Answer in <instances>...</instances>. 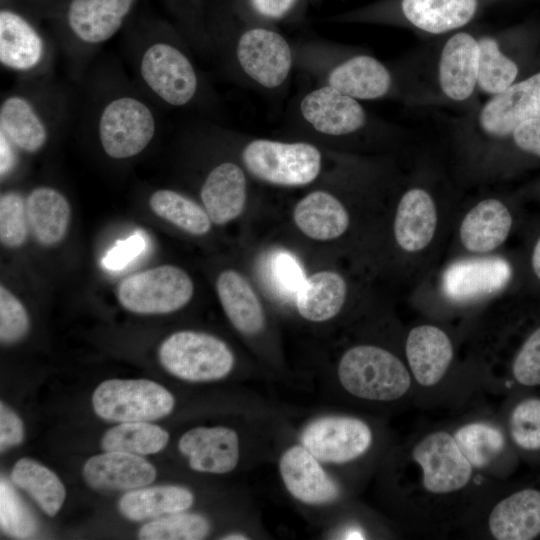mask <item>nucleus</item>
Masks as SVG:
<instances>
[{
	"label": "nucleus",
	"instance_id": "nucleus-41",
	"mask_svg": "<svg viewBox=\"0 0 540 540\" xmlns=\"http://www.w3.org/2000/svg\"><path fill=\"white\" fill-rule=\"evenodd\" d=\"M28 220L26 201L16 191H7L0 197V240L7 248H19L27 240Z\"/></svg>",
	"mask_w": 540,
	"mask_h": 540
},
{
	"label": "nucleus",
	"instance_id": "nucleus-46",
	"mask_svg": "<svg viewBox=\"0 0 540 540\" xmlns=\"http://www.w3.org/2000/svg\"><path fill=\"white\" fill-rule=\"evenodd\" d=\"M24 438L23 423L19 416L4 402L0 403V448L1 452L19 445Z\"/></svg>",
	"mask_w": 540,
	"mask_h": 540
},
{
	"label": "nucleus",
	"instance_id": "nucleus-28",
	"mask_svg": "<svg viewBox=\"0 0 540 540\" xmlns=\"http://www.w3.org/2000/svg\"><path fill=\"white\" fill-rule=\"evenodd\" d=\"M28 226L42 246L60 243L68 230L71 208L65 196L49 186L34 188L26 199Z\"/></svg>",
	"mask_w": 540,
	"mask_h": 540
},
{
	"label": "nucleus",
	"instance_id": "nucleus-14",
	"mask_svg": "<svg viewBox=\"0 0 540 540\" xmlns=\"http://www.w3.org/2000/svg\"><path fill=\"white\" fill-rule=\"evenodd\" d=\"M178 449L197 472L225 474L239 462L238 434L225 426L192 428L180 437Z\"/></svg>",
	"mask_w": 540,
	"mask_h": 540
},
{
	"label": "nucleus",
	"instance_id": "nucleus-17",
	"mask_svg": "<svg viewBox=\"0 0 540 540\" xmlns=\"http://www.w3.org/2000/svg\"><path fill=\"white\" fill-rule=\"evenodd\" d=\"M135 0H71L66 21L81 43L96 45L113 37L123 25Z\"/></svg>",
	"mask_w": 540,
	"mask_h": 540
},
{
	"label": "nucleus",
	"instance_id": "nucleus-11",
	"mask_svg": "<svg viewBox=\"0 0 540 540\" xmlns=\"http://www.w3.org/2000/svg\"><path fill=\"white\" fill-rule=\"evenodd\" d=\"M536 118H540V72L493 96L482 107L478 120L485 134L505 137L523 122Z\"/></svg>",
	"mask_w": 540,
	"mask_h": 540
},
{
	"label": "nucleus",
	"instance_id": "nucleus-48",
	"mask_svg": "<svg viewBox=\"0 0 540 540\" xmlns=\"http://www.w3.org/2000/svg\"><path fill=\"white\" fill-rule=\"evenodd\" d=\"M297 0H249L252 9L261 17L280 19L287 15Z\"/></svg>",
	"mask_w": 540,
	"mask_h": 540
},
{
	"label": "nucleus",
	"instance_id": "nucleus-40",
	"mask_svg": "<svg viewBox=\"0 0 540 540\" xmlns=\"http://www.w3.org/2000/svg\"><path fill=\"white\" fill-rule=\"evenodd\" d=\"M0 524L7 535L17 539L30 538L37 530L33 514L5 478L0 481Z\"/></svg>",
	"mask_w": 540,
	"mask_h": 540
},
{
	"label": "nucleus",
	"instance_id": "nucleus-42",
	"mask_svg": "<svg viewBox=\"0 0 540 540\" xmlns=\"http://www.w3.org/2000/svg\"><path fill=\"white\" fill-rule=\"evenodd\" d=\"M30 320L22 302L5 286L0 287V340L14 344L28 333Z\"/></svg>",
	"mask_w": 540,
	"mask_h": 540
},
{
	"label": "nucleus",
	"instance_id": "nucleus-32",
	"mask_svg": "<svg viewBox=\"0 0 540 540\" xmlns=\"http://www.w3.org/2000/svg\"><path fill=\"white\" fill-rule=\"evenodd\" d=\"M194 502L193 493L182 486L163 485L133 489L119 500L121 514L132 521L184 512Z\"/></svg>",
	"mask_w": 540,
	"mask_h": 540
},
{
	"label": "nucleus",
	"instance_id": "nucleus-16",
	"mask_svg": "<svg viewBox=\"0 0 540 540\" xmlns=\"http://www.w3.org/2000/svg\"><path fill=\"white\" fill-rule=\"evenodd\" d=\"M156 469L140 455L105 451L89 458L83 467L86 483L97 490H133L152 483Z\"/></svg>",
	"mask_w": 540,
	"mask_h": 540
},
{
	"label": "nucleus",
	"instance_id": "nucleus-22",
	"mask_svg": "<svg viewBox=\"0 0 540 540\" xmlns=\"http://www.w3.org/2000/svg\"><path fill=\"white\" fill-rule=\"evenodd\" d=\"M216 291L226 317L239 333L256 336L263 331L264 308L245 276L234 269L222 271L216 280Z\"/></svg>",
	"mask_w": 540,
	"mask_h": 540
},
{
	"label": "nucleus",
	"instance_id": "nucleus-15",
	"mask_svg": "<svg viewBox=\"0 0 540 540\" xmlns=\"http://www.w3.org/2000/svg\"><path fill=\"white\" fill-rule=\"evenodd\" d=\"M300 111L316 131L331 136L353 133L366 121L357 99L329 84L309 92L301 101Z\"/></svg>",
	"mask_w": 540,
	"mask_h": 540
},
{
	"label": "nucleus",
	"instance_id": "nucleus-2",
	"mask_svg": "<svg viewBox=\"0 0 540 540\" xmlns=\"http://www.w3.org/2000/svg\"><path fill=\"white\" fill-rule=\"evenodd\" d=\"M158 357L167 372L189 382L223 379L235 365V356L223 340L193 330H181L169 335L161 343Z\"/></svg>",
	"mask_w": 540,
	"mask_h": 540
},
{
	"label": "nucleus",
	"instance_id": "nucleus-21",
	"mask_svg": "<svg viewBox=\"0 0 540 540\" xmlns=\"http://www.w3.org/2000/svg\"><path fill=\"white\" fill-rule=\"evenodd\" d=\"M488 526L498 540H531L540 536V490L524 488L498 502Z\"/></svg>",
	"mask_w": 540,
	"mask_h": 540
},
{
	"label": "nucleus",
	"instance_id": "nucleus-25",
	"mask_svg": "<svg viewBox=\"0 0 540 540\" xmlns=\"http://www.w3.org/2000/svg\"><path fill=\"white\" fill-rule=\"evenodd\" d=\"M437 227V210L431 195L421 188L408 190L401 198L394 220V236L407 252L424 249Z\"/></svg>",
	"mask_w": 540,
	"mask_h": 540
},
{
	"label": "nucleus",
	"instance_id": "nucleus-39",
	"mask_svg": "<svg viewBox=\"0 0 540 540\" xmlns=\"http://www.w3.org/2000/svg\"><path fill=\"white\" fill-rule=\"evenodd\" d=\"M513 443L526 452H540V397L531 396L518 401L508 420Z\"/></svg>",
	"mask_w": 540,
	"mask_h": 540
},
{
	"label": "nucleus",
	"instance_id": "nucleus-13",
	"mask_svg": "<svg viewBox=\"0 0 540 540\" xmlns=\"http://www.w3.org/2000/svg\"><path fill=\"white\" fill-rule=\"evenodd\" d=\"M511 275L509 263L500 257L462 259L445 270L442 289L454 301H471L502 290Z\"/></svg>",
	"mask_w": 540,
	"mask_h": 540
},
{
	"label": "nucleus",
	"instance_id": "nucleus-19",
	"mask_svg": "<svg viewBox=\"0 0 540 540\" xmlns=\"http://www.w3.org/2000/svg\"><path fill=\"white\" fill-rule=\"evenodd\" d=\"M478 40L459 32L445 43L439 60L438 76L442 92L451 100L468 99L477 86Z\"/></svg>",
	"mask_w": 540,
	"mask_h": 540
},
{
	"label": "nucleus",
	"instance_id": "nucleus-29",
	"mask_svg": "<svg viewBox=\"0 0 540 540\" xmlns=\"http://www.w3.org/2000/svg\"><path fill=\"white\" fill-rule=\"evenodd\" d=\"M392 83L388 69L368 55L352 57L336 66L328 84L355 99H377L384 96Z\"/></svg>",
	"mask_w": 540,
	"mask_h": 540
},
{
	"label": "nucleus",
	"instance_id": "nucleus-47",
	"mask_svg": "<svg viewBox=\"0 0 540 540\" xmlns=\"http://www.w3.org/2000/svg\"><path fill=\"white\" fill-rule=\"evenodd\" d=\"M512 136L521 150L540 157V118L523 122L514 129Z\"/></svg>",
	"mask_w": 540,
	"mask_h": 540
},
{
	"label": "nucleus",
	"instance_id": "nucleus-30",
	"mask_svg": "<svg viewBox=\"0 0 540 540\" xmlns=\"http://www.w3.org/2000/svg\"><path fill=\"white\" fill-rule=\"evenodd\" d=\"M0 133L17 150L36 153L48 140V129L41 115L26 97L13 94L0 105Z\"/></svg>",
	"mask_w": 540,
	"mask_h": 540
},
{
	"label": "nucleus",
	"instance_id": "nucleus-44",
	"mask_svg": "<svg viewBox=\"0 0 540 540\" xmlns=\"http://www.w3.org/2000/svg\"><path fill=\"white\" fill-rule=\"evenodd\" d=\"M269 278L276 289L295 296L305 276L297 259L287 251H276L268 259Z\"/></svg>",
	"mask_w": 540,
	"mask_h": 540
},
{
	"label": "nucleus",
	"instance_id": "nucleus-9",
	"mask_svg": "<svg viewBox=\"0 0 540 540\" xmlns=\"http://www.w3.org/2000/svg\"><path fill=\"white\" fill-rule=\"evenodd\" d=\"M412 456L422 469L423 485L430 493H452L470 481L473 467L454 436L445 431L426 435L415 445Z\"/></svg>",
	"mask_w": 540,
	"mask_h": 540
},
{
	"label": "nucleus",
	"instance_id": "nucleus-7",
	"mask_svg": "<svg viewBox=\"0 0 540 540\" xmlns=\"http://www.w3.org/2000/svg\"><path fill=\"white\" fill-rule=\"evenodd\" d=\"M372 440L368 424L349 416L316 418L301 434V444L320 462L331 464L358 459L369 450Z\"/></svg>",
	"mask_w": 540,
	"mask_h": 540
},
{
	"label": "nucleus",
	"instance_id": "nucleus-31",
	"mask_svg": "<svg viewBox=\"0 0 540 540\" xmlns=\"http://www.w3.org/2000/svg\"><path fill=\"white\" fill-rule=\"evenodd\" d=\"M478 7V0H402L405 18L418 29L442 34L469 23Z\"/></svg>",
	"mask_w": 540,
	"mask_h": 540
},
{
	"label": "nucleus",
	"instance_id": "nucleus-5",
	"mask_svg": "<svg viewBox=\"0 0 540 540\" xmlns=\"http://www.w3.org/2000/svg\"><path fill=\"white\" fill-rule=\"evenodd\" d=\"M194 294L191 277L174 265H161L128 276L120 282L116 296L123 308L144 315L180 310Z\"/></svg>",
	"mask_w": 540,
	"mask_h": 540
},
{
	"label": "nucleus",
	"instance_id": "nucleus-38",
	"mask_svg": "<svg viewBox=\"0 0 540 540\" xmlns=\"http://www.w3.org/2000/svg\"><path fill=\"white\" fill-rule=\"evenodd\" d=\"M210 532L209 521L200 514L178 512L143 525L142 540H200Z\"/></svg>",
	"mask_w": 540,
	"mask_h": 540
},
{
	"label": "nucleus",
	"instance_id": "nucleus-37",
	"mask_svg": "<svg viewBox=\"0 0 540 540\" xmlns=\"http://www.w3.org/2000/svg\"><path fill=\"white\" fill-rule=\"evenodd\" d=\"M454 438L472 467L484 468L504 449V434L486 422H472L458 428Z\"/></svg>",
	"mask_w": 540,
	"mask_h": 540
},
{
	"label": "nucleus",
	"instance_id": "nucleus-3",
	"mask_svg": "<svg viewBox=\"0 0 540 540\" xmlns=\"http://www.w3.org/2000/svg\"><path fill=\"white\" fill-rule=\"evenodd\" d=\"M241 158L254 177L283 187L310 184L318 177L322 167L319 149L305 142L256 139L243 148Z\"/></svg>",
	"mask_w": 540,
	"mask_h": 540
},
{
	"label": "nucleus",
	"instance_id": "nucleus-1",
	"mask_svg": "<svg viewBox=\"0 0 540 540\" xmlns=\"http://www.w3.org/2000/svg\"><path fill=\"white\" fill-rule=\"evenodd\" d=\"M337 374L348 393L365 400H397L411 385L410 373L403 362L375 345L349 348L340 358Z\"/></svg>",
	"mask_w": 540,
	"mask_h": 540
},
{
	"label": "nucleus",
	"instance_id": "nucleus-35",
	"mask_svg": "<svg viewBox=\"0 0 540 540\" xmlns=\"http://www.w3.org/2000/svg\"><path fill=\"white\" fill-rule=\"evenodd\" d=\"M168 441V432L158 425L148 421L123 422L105 432L101 447L104 451L149 455L164 449Z\"/></svg>",
	"mask_w": 540,
	"mask_h": 540
},
{
	"label": "nucleus",
	"instance_id": "nucleus-45",
	"mask_svg": "<svg viewBox=\"0 0 540 540\" xmlns=\"http://www.w3.org/2000/svg\"><path fill=\"white\" fill-rule=\"evenodd\" d=\"M145 245V239L139 233L118 241L103 257L102 265L109 270H119L137 257Z\"/></svg>",
	"mask_w": 540,
	"mask_h": 540
},
{
	"label": "nucleus",
	"instance_id": "nucleus-18",
	"mask_svg": "<svg viewBox=\"0 0 540 540\" xmlns=\"http://www.w3.org/2000/svg\"><path fill=\"white\" fill-rule=\"evenodd\" d=\"M200 197L213 224L225 225L238 218L247 201V180L243 169L233 162L215 166L205 178Z\"/></svg>",
	"mask_w": 540,
	"mask_h": 540
},
{
	"label": "nucleus",
	"instance_id": "nucleus-36",
	"mask_svg": "<svg viewBox=\"0 0 540 540\" xmlns=\"http://www.w3.org/2000/svg\"><path fill=\"white\" fill-rule=\"evenodd\" d=\"M477 86L489 95L495 96L510 87L517 75V64L501 52L498 42L491 37L478 40Z\"/></svg>",
	"mask_w": 540,
	"mask_h": 540
},
{
	"label": "nucleus",
	"instance_id": "nucleus-26",
	"mask_svg": "<svg viewBox=\"0 0 540 540\" xmlns=\"http://www.w3.org/2000/svg\"><path fill=\"white\" fill-rule=\"evenodd\" d=\"M511 227L512 216L507 207L489 198L466 214L460 226V239L468 251L488 253L504 243Z\"/></svg>",
	"mask_w": 540,
	"mask_h": 540
},
{
	"label": "nucleus",
	"instance_id": "nucleus-23",
	"mask_svg": "<svg viewBox=\"0 0 540 540\" xmlns=\"http://www.w3.org/2000/svg\"><path fill=\"white\" fill-rule=\"evenodd\" d=\"M45 56V42L36 28L19 13L0 11V62L7 69L28 72Z\"/></svg>",
	"mask_w": 540,
	"mask_h": 540
},
{
	"label": "nucleus",
	"instance_id": "nucleus-51",
	"mask_svg": "<svg viewBox=\"0 0 540 540\" xmlns=\"http://www.w3.org/2000/svg\"><path fill=\"white\" fill-rule=\"evenodd\" d=\"M223 540H247L249 539L247 535L242 533H230L222 537Z\"/></svg>",
	"mask_w": 540,
	"mask_h": 540
},
{
	"label": "nucleus",
	"instance_id": "nucleus-34",
	"mask_svg": "<svg viewBox=\"0 0 540 540\" xmlns=\"http://www.w3.org/2000/svg\"><path fill=\"white\" fill-rule=\"evenodd\" d=\"M150 209L160 218L195 236H203L211 230L212 221L204 207L183 194L160 189L149 198Z\"/></svg>",
	"mask_w": 540,
	"mask_h": 540
},
{
	"label": "nucleus",
	"instance_id": "nucleus-8",
	"mask_svg": "<svg viewBox=\"0 0 540 540\" xmlns=\"http://www.w3.org/2000/svg\"><path fill=\"white\" fill-rule=\"evenodd\" d=\"M140 74L149 89L172 106L186 105L197 91L198 80L192 63L169 43L156 42L146 48L140 61Z\"/></svg>",
	"mask_w": 540,
	"mask_h": 540
},
{
	"label": "nucleus",
	"instance_id": "nucleus-49",
	"mask_svg": "<svg viewBox=\"0 0 540 540\" xmlns=\"http://www.w3.org/2000/svg\"><path fill=\"white\" fill-rule=\"evenodd\" d=\"M17 148L0 133V174L3 179L12 171L16 164Z\"/></svg>",
	"mask_w": 540,
	"mask_h": 540
},
{
	"label": "nucleus",
	"instance_id": "nucleus-24",
	"mask_svg": "<svg viewBox=\"0 0 540 540\" xmlns=\"http://www.w3.org/2000/svg\"><path fill=\"white\" fill-rule=\"evenodd\" d=\"M295 226L315 241H330L348 229L350 217L343 203L331 193L316 190L301 198L294 206Z\"/></svg>",
	"mask_w": 540,
	"mask_h": 540
},
{
	"label": "nucleus",
	"instance_id": "nucleus-12",
	"mask_svg": "<svg viewBox=\"0 0 540 540\" xmlns=\"http://www.w3.org/2000/svg\"><path fill=\"white\" fill-rule=\"evenodd\" d=\"M320 462L302 444L287 448L279 459V472L287 491L307 505L336 501L340 488Z\"/></svg>",
	"mask_w": 540,
	"mask_h": 540
},
{
	"label": "nucleus",
	"instance_id": "nucleus-6",
	"mask_svg": "<svg viewBox=\"0 0 540 540\" xmlns=\"http://www.w3.org/2000/svg\"><path fill=\"white\" fill-rule=\"evenodd\" d=\"M155 117L143 101L119 96L101 111L98 135L104 152L113 159H127L141 153L152 141Z\"/></svg>",
	"mask_w": 540,
	"mask_h": 540
},
{
	"label": "nucleus",
	"instance_id": "nucleus-27",
	"mask_svg": "<svg viewBox=\"0 0 540 540\" xmlns=\"http://www.w3.org/2000/svg\"><path fill=\"white\" fill-rule=\"evenodd\" d=\"M299 315L313 323L331 320L344 306L347 283L342 275L332 270H321L305 277L295 294Z\"/></svg>",
	"mask_w": 540,
	"mask_h": 540
},
{
	"label": "nucleus",
	"instance_id": "nucleus-50",
	"mask_svg": "<svg viewBox=\"0 0 540 540\" xmlns=\"http://www.w3.org/2000/svg\"><path fill=\"white\" fill-rule=\"evenodd\" d=\"M532 267L534 273L540 279V238L538 239L532 254Z\"/></svg>",
	"mask_w": 540,
	"mask_h": 540
},
{
	"label": "nucleus",
	"instance_id": "nucleus-4",
	"mask_svg": "<svg viewBox=\"0 0 540 540\" xmlns=\"http://www.w3.org/2000/svg\"><path fill=\"white\" fill-rule=\"evenodd\" d=\"M92 405L95 413L107 421H153L173 411L175 398L151 380L109 379L95 389Z\"/></svg>",
	"mask_w": 540,
	"mask_h": 540
},
{
	"label": "nucleus",
	"instance_id": "nucleus-43",
	"mask_svg": "<svg viewBox=\"0 0 540 540\" xmlns=\"http://www.w3.org/2000/svg\"><path fill=\"white\" fill-rule=\"evenodd\" d=\"M512 375L521 386H540V326L521 345L513 360Z\"/></svg>",
	"mask_w": 540,
	"mask_h": 540
},
{
	"label": "nucleus",
	"instance_id": "nucleus-33",
	"mask_svg": "<svg viewBox=\"0 0 540 540\" xmlns=\"http://www.w3.org/2000/svg\"><path fill=\"white\" fill-rule=\"evenodd\" d=\"M11 481L26 491L50 517L55 516L64 503L66 490L61 480L33 459H19L11 471Z\"/></svg>",
	"mask_w": 540,
	"mask_h": 540
},
{
	"label": "nucleus",
	"instance_id": "nucleus-10",
	"mask_svg": "<svg viewBox=\"0 0 540 540\" xmlns=\"http://www.w3.org/2000/svg\"><path fill=\"white\" fill-rule=\"evenodd\" d=\"M236 53L243 71L266 88L281 85L291 70L292 52L288 42L270 29L255 27L243 32Z\"/></svg>",
	"mask_w": 540,
	"mask_h": 540
},
{
	"label": "nucleus",
	"instance_id": "nucleus-20",
	"mask_svg": "<svg viewBox=\"0 0 540 540\" xmlns=\"http://www.w3.org/2000/svg\"><path fill=\"white\" fill-rule=\"evenodd\" d=\"M410 371L422 386L437 384L453 359V345L448 335L433 325L411 329L405 345Z\"/></svg>",
	"mask_w": 540,
	"mask_h": 540
}]
</instances>
